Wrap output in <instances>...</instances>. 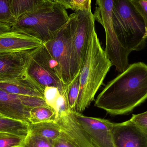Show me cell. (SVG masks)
<instances>
[{"label": "cell", "mask_w": 147, "mask_h": 147, "mask_svg": "<svg viewBox=\"0 0 147 147\" xmlns=\"http://www.w3.org/2000/svg\"><path fill=\"white\" fill-rule=\"evenodd\" d=\"M147 99V65L128 67L109 82L98 94L95 106L111 115H127Z\"/></svg>", "instance_id": "6da1fadb"}, {"label": "cell", "mask_w": 147, "mask_h": 147, "mask_svg": "<svg viewBox=\"0 0 147 147\" xmlns=\"http://www.w3.org/2000/svg\"><path fill=\"white\" fill-rule=\"evenodd\" d=\"M112 22L116 39L115 54L112 65L121 73L129 65V53L145 47L146 27L131 0H114Z\"/></svg>", "instance_id": "7a4b0ae2"}, {"label": "cell", "mask_w": 147, "mask_h": 147, "mask_svg": "<svg viewBox=\"0 0 147 147\" xmlns=\"http://www.w3.org/2000/svg\"><path fill=\"white\" fill-rule=\"evenodd\" d=\"M112 66L95 30L80 69L79 92L75 111L81 113L89 107Z\"/></svg>", "instance_id": "3957f363"}, {"label": "cell", "mask_w": 147, "mask_h": 147, "mask_svg": "<svg viewBox=\"0 0 147 147\" xmlns=\"http://www.w3.org/2000/svg\"><path fill=\"white\" fill-rule=\"evenodd\" d=\"M69 19L65 7L55 1L20 16L12 25L11 31L33 37L44 44L51 39Z\"/></svg>", "instance_id": "277c9868"}, {"label": "cell", "mask_w": 147, "mask_h": 147, "mask_svg": "<svg viewBox=\"0 0 147 147\" xmlns=\"http://www.w3.org/2000/svg\"><path fill=\"white\" fill-rule=\"evenodd\" d=\"M26 74L43 90L55 86L66 94L67 86L61 81L60 68L44 44L31 50Z\"/></svg>", "instance_id": "5b68a950"}, {"label": "cell", "mask_w": 147, "mask_h": 147, "mask_svg": "<svg viewBox=\"0 0 147 147\" xmlns=\"http://www.w3.org/2000/svg\"><path fill=\"white\" fill-rule=\"evenodd\" d=\"M78 15L76 12L69 16L66 23L53 38L44 43L53 59L58 63L61 81L67 86L71 82L70 72L71 43L77 26Z\"/></svg>", "instance_id": "8992f818"}, {"label": "cell", "mask_w": 147, "mask_h": 147, "mask_svg": "<svg viewBox=\"0 0 147 147\" xmlns=\"http://www.w3.org/2000/svg\"><path fill=\"white\" fill-rule=\"evenodd\" d=\"M78 15L77 26L71 43L70 61L71 81L80 73L88 49L89 42L95 30L92 11L75 12Z\"/></svg>", "instance_id": "52a82bcc"}, {"label": "cell", "mask_w": 147, "mask_h": 147, "mask_svg": "<svg viewBox=\"0 0 147 147\" xmlns=\"http://www.w3.org/2000/svg\"><path fill=\"white\" fill-rule=\"evenodd\" d=\"M72 112L94 147H116L112 135L114 123L102 118L86 116L76 111Z\"/></svg>", "instance_id": "ba28073f"}, {"label": "cell", "mask_w": 147, "mask_h": 147, "mask_svg": "<svg viewBox=\"0 0 147 147\" xmlns=\"http://www.w3.org/2000/svg\"><path fill=\"white\" fill-rule=\"evenodd\" d=\"M114 0H96L93 15L95 20L101 24L105 32V48L107 57L111 63L115 59L116 39L112 22V8Z\"/></svg>", "instance_id": "9c48e42d"}, {"label": "cell", "mask_w": 147, "mask_h": 147, "mask_svg": "<svg viewBox=\"0 0 147 147\" xmlns=\"http://www.w3.org/2000/svg\"><path fill=\"white\" fill-rule=\"evenodd\" d=\"M112 135L116 147H147V134L130 120L114 123Z\"/></svg>", "instance_id": "30bf717a"}, {"label": "cell", "mask_w": 147, "mask_h": 147, "mask_svg": "<svg viewBox=\"0 0 147 147\" xmlns=\"http://www.w3.org/2000/svg\"><path fill=\"white\" fill-rule=\"evenodd\" d=\"M30 51L0 53V80L15 79L26 75Z\"/></svg>", "instance_id": "8fae6325"}, {"label": "cell", "mask_w": 147, "mask_h": 147, "mask_svg": "<svg viewBox=\"0 0 147 147\" xmlns=\"http://www.w3.org/2000/svg\"><path fill=\"white\" fill-rule=\"evenodd\" d=\"M56 122L61 130L59 138L67 140L77 147H94L88 135L75 119L71 111L58 116Z\"/></svg>", "instance_id": "7c38bea8"}, {"label": "cell", "mask_w": 147, "mask_h": 147, "mask_svg": "<svg viewBox=\"0 0 147 147\" xmlns=\"http://www.w3.org/2000/svg\"><path fill=\"white\" fill-rule=\"evenodd\" d=\"M27 96L11 94L0 89V114L30 124L31 109L27 105Z\"/></svg>", "instance_id": "4fadbf2b"}, {"label": "cell", "mask_w": 147, "mask_h": 147, "mask_svg": "<svg viewBox=\"0 0 147 147\" xmlns=\"http://www.w3.org/2000/svg\"><path fill=\"white\" fill-rule=\"evenodd\" d=\"M42 44L35 38L18 32L10 31L0 34V53L30 51Z\"/></svg>", "instance_id": "5bb4252c"}, {"label": "cell", "mask_w": 147, "mask_h": 147, "mask_svg": "<svg viewBox=\"0 0 147 147\" xmlns=\"http://www.w3.org/2000/svg\"><path fill=\"white\" fill-rule=\"evenodd\" d=\"M0 89L14 95L44 98V90L27 74L15 79L1 80Z\"/></svg>", "instance_id": "9a60e30c"}, {"label": "cell", "mask_w": 147, "mask_h": 147, "mask_svg": "<svg viewBox=\"0 0 147 147\" xmlns=\"http://www.w3.org/2000/svg\"><path fill=\"white\" fill-rule=\"evenodd\" d=\"M55 2L54 0H11V11L16 20L25 14L34 12Z\"/></svg>", "instance_id": "2e32d148"}, {"label": "cell", "mask_w": 147, "mask_h": 147, "mask_svg": "<svg viewBox=\"0 0 147 147\" xmlns=\"http://www.w3.org/2000/svg\"><path fill=\"white\" fill-rule=\"evenodd\" d=\"M28 133L54 141L60 137L61 130L56 122H43L29 124Z\"/></svg>", "instance_id": "e0dca14e"}, {"label": "cell", "mask_w": 147, "mask_h": 147, "mask_svg": "<svg viewBox=\"0 0 147 147\" xmlns=\"http://www.w3.org/2000/svg\"><path fill=\"white\" fill-rule=\"evenodd\" d=\"M29 124L22 121L1 117H0V132L26 137L28 134Z\"/></svg>", "instance_id": "ac0fdd59"}, {"label": "cell", "mask_w": 147, "mask_h": 147, "mask_svg": "<svg viewBox=\"0 0 147 147\" xmlns=\"http://www.w3.org/2000/svg\"><path fill=\"white\" fill-rule=\"evenodd\" d=\"M29 121L30 124L43 122H56L57 114L49 106H40L32 108L30 111Z\"/></svg>", "instance_id": "d6986e66"}, {"label": "cell", "mask_w": 147, "mask_h": 147, "mask_svg": "<svg viewBox=\"0 0 147 147\" xmlns=\"http://www.w3.org/2000/svg\"><path fill=\"white\" fill-rule=\"evenodd\" d=\"M54 141L28 133L22 142L13 147H53Z\"/></svg>", "instance_id": "ffe728a7"}, {"label": "cell", "mask_w": 147, "mask_h": 147, "mask_svg": "<svg viewBox=\"0 0 147 147\" xmlns=\"http://www.w3.org/2000/svg\"><path fill=\"white\" fill-rule=\"evenodd\" d=\"M79 74L74 79L69 85L67 86L66 90V98L68 106L70 111H75L79 92Z\"/></svg>", "instance_id": "44dd1931"}, {"label": "cell", "mask_w": 147, "mask_h": 147, "mask_svg": "<svg viewBox=\"0 0 147 147\" xmlns=\"http://www.w3.org/2000/svg\"><path fill=\"white\" fill-rule=\"evenodd\" d=\"M11 0H0V22L12 25L16 19L12 13L11 8Z\"/></svg>", "instance_id": "7402d4cb"}, {"label": "cell", "mask_w": 147, "mask_h": 147, "mask_svg": "<svg viewBox=\"0 0 147 147\" xmlns=\"http://www.w3.org/2000/svg\"><path fill=\"white\" fill-rule=\"evenodd\" d=\"M25 137L0 132V147H13L20 145Z\"/></svg>", "instance_id": "603a6c76"}, {"label": "cell", "mask_w": 147, "mask_h": 147, "mask_svg": "<svg viewBox=\"0 0 147 147\" xmlns=\"http://www.w3.org/2000/svg\"><path fill=\"white\" fill-rule=\"evenodd\" d=\"M61 94L58 88L55 86H47L44 90V99L46 103L54 110L57 98Z\"/></svg>", "instance_id": "cb8c5ba5"}, {"label": "cell", "mask_w": 147, "mask_h": 147, "mask_svg": "<svg viewBox=\"0 0 147 147\" xmlns=\"http://www.w3.org/2000/svg\"><path fill=\"white\" fill-rule=\"evenodd\" d=\"M130 120L140 129L147 134V111L132 115Z\"/></svg>", "instance_id": "d4e9b609"}, {"label": "cell", "mask_w": 147, "mask_h": 147, "mask_svg": "<svg viewBox=\"0 0 147 147\" xmlns=\"http://www.w3.org/2000/svg\"><path fill=\"white\" fill-rule=\"evenodd\" d=\"M92 0H72L71 7L72 10L75 12L78 11H91Z\"/></svg>", "instance_id": "484cf974"}, {"label": "cell", "mask_w": 147, "mask_h": 147, "mask_svg": "<svg viewBox=\"0 0 147 147\" xmlns=\"http://www.w3.org/2000/svg\"><path fill=\"white\" fill-rule=\"evenodd\" d=\"M131 1L144 20L147 28V0H131Z\"/></svg>", "instance_id": "4316f807"}, {"label": "cell", "mask_w": 147, "mask_h": 147, "mask_svg": "<svg viewBox=\"0 0 147 147\" xmlns=\"http://www.w3.org/2000/svg\"><path fill=\"white\" fill-rule=\"evenodd\" d=\"M53 147H77L63 138H59L54 141Z\"/></svg>", "instance_id": "83f0119b"}, {"label": "cell", "mask_w": 147, "mask_h": 147, "mask_svg": "<svg viewBox=\"0 0 147 147\" xmlns=\"http://www.w3.org/2000/svg\"><path fill=\"white\" fill-rule=\"evenodd\" d=\"M11 26L7 23L0 22V34L10 32Z\"/></svg>", "instance_id": "f1b7e54d"}, {"label": "cell", "mask_w": 147, "mask_h": 147, "mask_svg": "<svg viewBox=\"0 0 147 147\" xmlns=\"http://www.w3.org/2000/svg\"><path fill=\"white\" fill-rule=\"evenodd\" d=\"M54 1L62 4L66 9H71V2L72 0H54Z\"/></svg>", "instance_id": "f546056e"}, {"label": "cell", "mask_w": 147, "mask_h": 147, "mask_svg": "<svg viewBox=\"0 0 147 147\" xmlns=\"http://www.w3.org/2000/svg\"><path fill=\"white\" fill-rule=\"evenodd\" d=\"M146 37H147V28H146Z\"/></svg>", "instance_id": "4dcf8cb0"}, {"label": "cell", "mask_w": 147, "mask_h": 147, "mask_svg": "<svg viewBox=\"0 0 147 147\" xmlns=\"http://www.w3.org/2000/svg\"><path fill=\"white\" fill-rule=\"evenodd\" d=\"M3 117V116L2 115H1V114H0V117Z\"/></svg>", "instance_id": "1f68e13d"}]
</instances>
